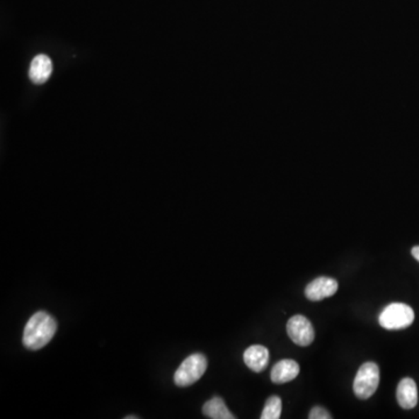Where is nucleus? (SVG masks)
<instances>
[{"mask_svg":"<svg viewBox=\"0 0 419 419\" xmlns=\"http://www.w3.org/2000/svg\"><path fill=\"white\" fill-rule=\"evenodd\" d=\"M57 330L55 318L46 311L34 314L23 330V344L30 350H41L50 344Z\"/></svg>","mask_w":419,"mask_h":419,"instance_id":"nucleus-1","label":"nucleus"},{"mask_svg":"<svg viewBox=\"0 0 419 419\" xmlns=\"http://www.w3.org/2000/svg\"><path fill=\"white\" fill-rule=\"evenodd\" d=\"M415 319V312L409 305L391 303L381 312L379 323L386 330H403L409 328Z\"/></svg>","mask_w":419,"mask_h":419,"instance_id":"nucleus-2","label":"nucleus"},{"mask_svg":"<svg viewBox=\"0 0 419 419\" xmlns=\"http://www.w3.org/2000/svg\"><path fill=\"white\" fill-rule=\"evenodd\" d=\"M380 384V369L375 362H366L357 370L354 380L353 390L355 396L367 400L373 396Z\"/></svg>","mask_w":419,"mask_h":419,"instance_id":"nucleus-3","label":"nucleus"},{"mask_svg":"<svg viewBox=\"0 0 419 419\" xmlns=\"http://www.w3.org/2000/svg\"><path fill=\"white\" fill-rule=\"evenodd\" d=\"M207 368V357L203 354H193L177 368L174 381L176 386H189L203 377Z\"/></svg>","mask_w":419,"mask_h":419,"instance_id":"nucleus-4","label":"nucleus"},{"mask_svg":"<svg viewBox=\"0 0 419 419\" xmlns=\"http://www.w3.org/2000/svg\"><path fill=\"white\" fill-rule=\"evenodd\" d=\"M287 332L294 343L302 348H306L314 340V330L311 323L304 316L297 314L290 318L287 324Z\"/></svg>","mask_w":419,"mask_h":419,"instance_id":"nucleus-5","label":"nucleus"},{"mask_svg":"<svg viewBox=\"0 0 419 419\" xmlns=\"http://www.w3.org/2000/svg\"><path fill=\"white\" fill-rule=\"evenodd\" d=\"M338 282L331 277H318L308 285L305 296L312 302H319L324 298L331 297L338 290Z\"/></svg>","mask_w":419,"mask_h":419,"instance_id":"nucleus-6","label":"nucleus"},{"mask_svg":"<svg viewBox=\"0 0 419 419\" xmlns=\"http://www.w3.org/2000/svg\"><path fill=\"white\" fill-rule=\"evenodd\" d=\"M52 74V61L50 56L40 54L35 56L30 62V82L36 86H41L50 79Z\"/></svg>","mask_w":419,"mask_h":419,"instance_id":"nucleus-7","label":"nucleus"},{"mask_svg":"<svg viewBox=\"0 0 419 419\" xmlns=\"http://www.w3.org/2000/svg\"><path fill=\"white\" fill-rule=\"evenodd\" d=\"M396 397L397 402L403 409H413L418 403L416 382L410 377L403 379L397 386Z\"/></svg>","mask_w":419,"mask_h":419,"instance_id":"nucleus-8","label":"nucleus"},{"mask_svg":"<svg viewBox=\"0 0 419 419\" xmlns=\"http://www.w3.org/2000/svg\"><path fill=\"white\" fill-rule=\"evenodd\" d=\"M243 361H245L246 366L248 367L249 369L260 373L268 366V350L265 346H261V345L251 346L243 353Z\"/></svg>","mask_w":419,"mask_h":419,"instance_id":"nucleus-9","label":"nucleus"},{"mask_svg":"<svg viewBox=\"0 0 419 419\" xmlns=\"http://www.w3.org/2000/svg\"><path fill=\"white\" fill-rule=\"evenodd\" d=\"M298 374H299V366H298L297 362L285 359V360H281L275 366L272 367L270 377H272L274 384H283L295 380L296 377H298Z\"/></svg>","mask_w":419,"mask_h":419,"instance_id":"nucleus-10","label":"nucleus"},{"mask_svg":"<svg viewBox=\"0 0 419 419\" xmlns=\"http://www.w3.org/2000/svg\"><path fill=\"white\" fill-rule=\"evenodd\" d=\"M203 413L205 416L212 419H234L232 413H229L226 404L220 397H213L207 401L203 406Z\"/></svg>","mask_w":419,"mask_h":419,"instance_id":"nucleus-11","label":"nucleus"},{"mask_svg":"<svg viewBox=\"0 0 419 419\" xmlns=\"http://www.w3.org/2000/svg\"><path fill=\"white\" fill-rule=\"evenodd\" d=\"M282 413V401L279 396L269 397L262 411L261 419H279Z\"/></svg>","mask_w":419,"mask_h":419,"instance_id":"nucleus-12","label":"nucleus"},{"mask_svg":"<svg viewBox=\"0 0 419 419\" xmlns=\"http://www.w3.org/2000/svg\"><path fill=\"white\" fill-rule=\"evenodd\" d=\"M309 418L310 419H331L332 416L330 413L324 409V408H321V406H314L312 408L311 411H310V415H309Z\"/></svg>","mask_w":419,"mask_h":419,"instance_id":"nucleus-13","label":"nucleus"},{"mask_svg":"<svg viewBox=\"0 0 419 419\" xmlns=\"http://www.w3.org/2000/svg\"><path fill=\"white\" fill-rule=\"evenodd\" d=\"M411 254H413V258L419 261V246H416V247H413V251H411Z\"/></svg>","mask_w":419,"mask_h":419,"instance_id":"nucleus-14","label":"nucleus"},{"mask_svg":"<svg viewBox=\"0 0 419 419\" xmlns=\"http://www.w3.org/2000/svg\"><path fill=\"white\" fill-rule=\"evenodd\" d=\"M125 419H138V417H137V416H127V417H125Z\"/></svg>","mask_w":419,"mask_h":419,"instance_id":"nucleus-15","label":"nucleus"}]
</instances>
